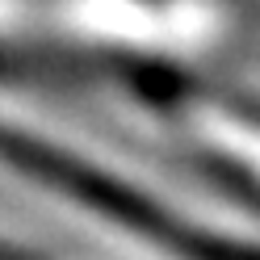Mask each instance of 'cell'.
Here are the masks:
<instances>
[{
    "label": "cell",
    "instance_id": "6da1fadb",
    "mask_svg": "<svg viewBox=\"0 0 260 260\" xmlns=\"http://www.w3.org/2000/svg\"><path fill=\"white\" fill-rule=\"evenodd\" d=\"M0 164L51 193H63L96 218L126 226V235L143 239L147 248L172 260H260V239L235 235L218 218L172 206L164 202V193L130 181L126 172L118 176L101 168L92 155L59 147L55 139L29 135L5 118H0Z\"/></svg>",
    "mask_w": 260,
    "mask_h": 260
},
{
    "label": "cell",
    "instance_id": "7a4b0ae2",
    "mask_svg": "<svg viewBox=\"0 0 260 260\" xmlns=\"http://www.w3.org/2000/svg\"><path fill=\"white\" fill-rule=\"evenodd\" d=\"M164 105L172 109V122H181L185 135L218 168H226L235 181H243L260 198V105L198 92L189 84L168 88Z\"/></svg>",
    "mask_w": 260,
    "mask_h": 260
}]
</instances>
